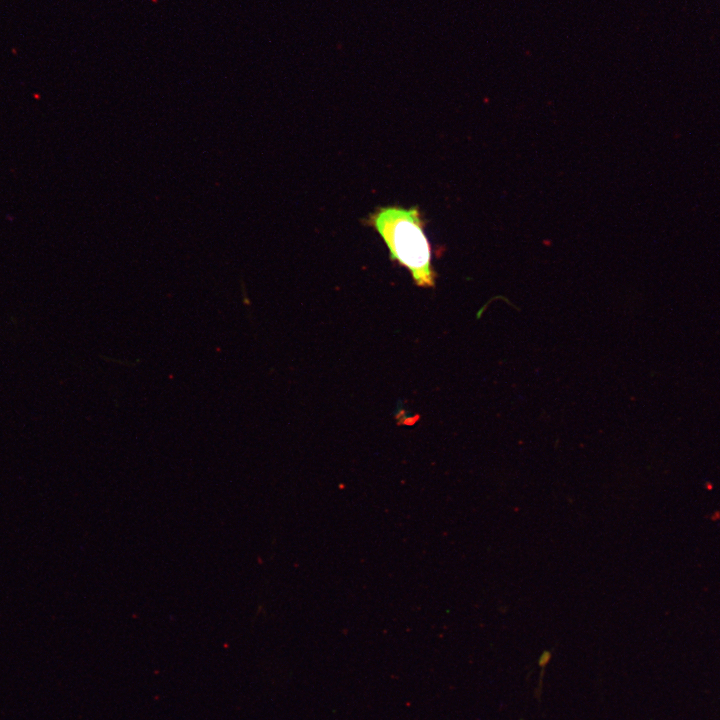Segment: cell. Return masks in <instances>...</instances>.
Returning <instances> with one entry per match:
<instances>
[{
    "mask_svg": "<svg viewBox=\"0 0 720 720\" xmlns=\"http://www.w3.org/2000/svg\"><path fill=\"white\" fill-rule=\"evenodd\" d=\"M368 224L382 237L391 260L408 269L418 287H434L431 245L417 207H380L369 216Z\"/></svg>",
    "mask_w": 720,
    "mask_h": 720,
    "instance_id": "cell-1",
    "label": "cell"
},
{
    "mask_svg": "<svg viewBox=\"0 0 720 720\" xmlns=\"http://www.w3.org/2000/svg\"><path fill=\"white\" fill-rule=\"evenodd\" d=\"M550 658H551V653L549 651H544L539 658V665L541 667H545L547 665V663L549 662Z\"/></svg>",
    "mask_w": 720,
    "mask_h": 720,
    "instance_id": "cell-2",
    "label": "cell"
}]
</instances>
